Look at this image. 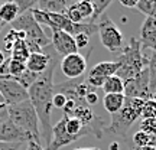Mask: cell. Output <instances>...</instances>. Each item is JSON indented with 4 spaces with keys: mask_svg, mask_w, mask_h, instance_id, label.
Listing matches in <instances>:
<instances>
[{
    "mask_svg": "<svg viewBox=\"0 0 156 150\" xmlns=\"http://www.w3.org/2000/svg\"><path fill=\"white\" fill-rule=\"evenodd\" d=\"M136 9L146 17H156V0H139Z\"/></svg>",
    "mask_w": 156,
    "mask_h": 150,
    "instance_id": "obj_23",
    "label": "cell"
},
{
    "mask_svg": "<svg viewBox=\"0 0 156 150\" xmlns=\"http://www.w3.org/2000/svg\"><path fill=\"white\" fill-rule=\"evenodd\" d=\"M5 61H6V55H5V52L3 51H0V67L5 64Z\"/></svg>",
    "mask_w": 156,
    "mask_h": 150,
    "instance_id": "obj_39",
    "label": "cell"
},
{
    "mask_svg": "<svg viewBox=\"0 0 156 150\" xmlns=\"http://www.w3.org/2000/svg\"><path fill=\"white\" fill-rule=\"evenodd\" d=\"M139 42L142 49L147 48L156 54V17H146L145 22L142 23Z\"/></svg>",
    "mask_w": 156,
    "mask_h": 150,
    "instance_id": "obj_14",
    "label": "cell"
},
{
    "mask_svg": "<svg viewBox=\"0 0 156 150\" xmlns=\"http://www.w3.org/2000/svg\"><path fill=\"white\" fill-rule=\"evenodd\" d=\"M67 7L62 0H36V9L46 13H65Z\"/></svg>",
    "mask_w": 156,
    "mask_h": 150,
    "instance_id": "obj_17",
    "label": "cell"
},
{
    "mask_svg": "<svg viewBox=\"0 0 156 150\" xmlns=\"http://www.w3.org/2000/svg\"><path fill=\"white\" fill-rule=\"evenodd\" d=\"M95 25H97V33L101 45L113 54L120 52L123 49V33L119 26L106 15H103L95 22Z\"/></svg>",
    "mask_w": 156,
    "mask_h": 150,
    "instance_id": "obj_6",
    "label": "cell"
},
{
    "mask_svg": "<svg viewBox=\"0 0 156 150\" xmlns=\"http://www.w3.org/2000/svg\"><path fill=\"white\" fill-rule=\"evenodd\" d=\"M68 98L61 92H54V97H52V107H55L58 110H62L64 106L67 104Z\"/></svg>",
    "mask_w": 156,
    "mask_h": 150,
    "instance_id": "obj_32",
    "label": "cell"
},
{
    "mask_svg": "<svg viewBox=\"0 0 156 150\" xmlns=\"http://www.w3.org/2000/svg\"><path fill=\"white\" fill-rule=\"evenodd\" d=\"M101 89L106 94H123V91H124V81L120 77H117V75L108 77L104 81Z\"/></svg>",
    "mask_w": 156,
    "mask_h": 150,
    "instance_id": "obj_19",
    "label": "cell"
},
{
    "mask_svg": "<svg viewBox=\"0 0 156 150\" xmlns=\"http://www.w3.org/2000/svg\"><path fill=\"white\" fill-rule=\"evenodd\" d=\"M119 2H120V5H123L124 7H129V9L136 7L139 3V0H119Z\"/></svg>",
    "mask_w": 156,
    "mask_h": 150,
    "instance_id": "obj_37",
    "label": "cell"
},
{
    "mask_svg": "<svg viewBox=\"0 0 156 150\" xmlns=\"http://www.w3.org/2000/svg\"><path fill=\"white\" fill-rule=\"evenodd\" d=\"M28 134L10 120L0 124V143H28Z\"/></svg>",
    "mask_w": 156,
    "mask_h": 150,
    "instance_id": "obj_13",
    "label": "cell"
},
{
    "mask_svg": "<svg viewBox=\"0 0 156 150\" xmlns=\"http://www.w3.org/2000/svg\"><path fill=\"white\" fill-rule=\"evenodd\" d=\"M12 29L25 33L26 44H28V48L30 54L32 52H44L45 48L49 46V44H51L49 38L45 35L44 29L41 28V25L34 19L30 10H26V12H23V13H20L12 22Z\"/></svg>",
    "mask_w": 156,
    "mask_h": 150,
    "instance_id": "obj_4",
    "label": "cell"
},
{
    "mask_svg": "<svg viewBox=\"0 0 156 150\" xmlns=\"http://www.w3.org/2000/svg\"><path fill=\"white\" fill-rule=\"evenodd\" d=\"M73 150H101L98 147H78V149H73Z\"/></svg>",
    "mask_w": 156,
    "mask_h": 150,
    "instance_id": "obj_40",
    "label": "cell"
},
{
    "mask_svg": "<svg viewBox=\"0 0 156 150\" xmlns=\"http://www.w3.org/2000/svg\"><path fill=\"white\" fill-rule=\"evenodd\" d=\"M51 45H52V49L56 52L58 56H67L71 54L78 52L77 46H75V40L74 36H71L69 33L59 30V29H52L51 30Z\"/></svg>",
    "mask_w": 156,
    "mask_h": 150,
    "instance_id": "obj_11",
    "label": "cell"
},
{
    "mask_svg": "<svg viewBox=\"0 0 156 150\" xmlns=\"http://www.w3.org/2000/svg\"><path fill=\"white\" fill-rule=\"evenodd\" d=\"M124 97L129 98H139V100H149L151 98V89H149V72L145 68L139 75L132 79L124 81Z\"/></svg>",
    "mask_w": 156,
    "mask_h": 150,
    "instance_id": "obj_8",
    "label": "cell"
},
{
    "mask_svg": "<svg viewBox=\"0 0 156 150\" xmlns=\"http://www.w3.org/2000/svg\"><path fill=\"white\" fill-rule=\"evenodd\" d=\"M62 2H64L67 6H69V5H73V3H74V0H62Z\"/></svg>",
    "mask_w": 156,
    "mask_h": 150,
    "instance_id": "obj_42",
    "label": "cell"
},
{
    "mask_svg": "<svg viewBox=\"0 0 156 150\" xmlns=\"http://www.w3.org/2000/svg\"><path fill=\"white\" fill-rule=\"evenodd\" d=\"M75 2H80V0H74V3H75ZM90 2H91V3H93V0H90Z\"/></svg>",
    "mask_w": 156,
    "mask_h": 150,
    "instance_id": "obj_47",
    "label": "cell"
},
{
    "mask_svg": "<svg viewBox=\"0 0 156 150\" xmlns=\"http://www.w3.org/2000/svg\"><path fill=\"white\" fill-rule=\"evenodd\" d=\"M62 74L68 79H77V78L84 77L87 71V56L81 55L80 52L71 54V55L64 56L59 62Z\"/></svg>",
    "mask_w": 156,
    "mask_h": 150,
    "instance_id": "obj_9",
    "label": "cell"
},
{
    "mask_svg": "<svg viewBox=\"0 0 156 150\" xmlns=\"http://www.w3.org/2000/svg\"><path fill=\"white\" fill-rule=\"evenodd\" d=\"M0 94L3 97L6 106H13L29 100L28 89L23 88L20 84L9 75H0Z\"/></svg>",
    "mask_w": 156,
    "mask_h": 150,
    "instance_id": "obj_7",
    "label": "cell"
},
{
    "mask_svg": "<svg viewBox=\"0 0 156 150\" xmlns=\"http://www.w3.org/2000/svg\"><path fill=\"white\" fill-rule=\"evenodd\" d=\"M140 130L145 131V133H149V134L156 136V118L142 120V123H140Z\"/></svg>",
    "mask_w": 156,
    "mask_h": 150,
    "instance_id": "obj_29",
    "label": "cell"
},
{
    "mask_svg": "<svg viewBox=\"0 0 156 150\" xmlns=\"http://www.w3.org/2000/svg\"><path fill=\"white\" fill-rule=\"evenodd\" d=\"M74 40H75V46H77V49H84V48H87L90 45V40H91V36L87 33H78L74 36Z\"/></svg>",
    "mask_w": 156,
    "mask_h": 150,
    "instance_id": "obj_30",
    "label": "cell"
},
{
    "mask_svg": "<svg viewBox=\"0 0 156 150\" xmlns=\"http://www.w3.org/2000/svg\"><path fill=\"white\" fill-rule=\"evenodd\" d=\"M56 58H58L56 52H51V54L32 52V54H29L25 65H26V69H28V71L41 75V74H44L45 71L49 68L51 62L54 61V59H56Z\"/></svg>",
    "mask_w": 156,
    "mask_h": 150,
    "instance_id": "obj_12",
    "label": "cell"
},
{
    "mask_svg": "<svg viewBox=\"0 0 156 150\" xmlns=\"http://www.w3.org/2000/svg\"><path fill=\"white\" fill-rule=\"evenodd\" d=\"M9 120V113H7V106L3 104V106H0V124L2 123H5Z\"/></svg>",
    "mask_w": 156,
    "mask_h": 150,
    "instance_id": "obj_35",
    "label": "cell"
},
{
    "mask_svg": "<svg viewBox=\"0 0 156 150\" xmlns=\"http://www.w3.org/2000/svg\"><path fill=\"white\" fill-rule=\"evenodd\" d=\"M3 104H6L5 100H3V97H2V94H0V106H3Z\"/></svg>",
    "mask_w": 156,
    "mask_h": 150,
    "instance_id": "obj_43",
    "label": "cell"
},
{
    "mask_svg": "<svg viewBox=\"0 0 156 150\" xmlns=\"http://www.w3.org/2000/svg\"><path fill=\"white\" fill-rule=\"evenodd\" d=\"M151 98H152V100H155V101H156V91H155V92H153V94L151 95Z\"/></svg>",
    "mask_w": 156,
    "mask_h": 150,
    "instance_id": "obj_44",
    "label": "cell"
},
{
    "mask_svg": "<svg viewBox=\"0 0 156 150\" xmlns=\"http://www.w3.org/2000/svg\"><path fill=\"white\" fill-rule=\"evenodd\" d=\"M26 71V65L23 62L15 61L12 58H7L6 59V75H9L10 78H17L20 77L23 72Z\"/></svg>",
    "mask_w": 156,
    "mask_h": 150,
    "instance_id": "obj_21",
    "label": "cell"
},
{
    "mask_svg": "<svg viewBox=\"0 0 156 150\" xmlns=\"http://www.w3.org/2000/svg\"><path fill=\"white\" fill-rule=\"evenodd\" d=\"M7 113H9V120L13 124H16L19 128H22L28 134L29 140H35L42 145L38 116H36L30 101L26 100L22 103H17V104H13V106H7Z\"/></svg>",
    "mask_w": 156,
    "mask_h": 150,
    "instance_id": "obj_5",
    "label": "cell"
},
{
    "mask_svg": "<svg viewBox=\"0 0 156 150\" xmlns=\"http://www.w3.org/2000/svg\"><path fill=\"white\" fill-rule=\"evenodd\" d=\"M25 143H0V150H20Z\"/></svg>",
    "mask_w": 156,
    "mask_h": 150,
    "instance_id": "obj_34",
    "label": "cell"
},
{
    "mask_svg": "<svg viewBox=\"0 0 156 150\" xmlns=\"http://www.w3.org/2000/svg\"><path fill=\"white\" fill-rule=\"evenodd\" d=\"M124 100H126V97L123 94H104L103 106H104L107 113L114 114V113H117L123 107Z\"/></svg>",
    "mask_w": 156,
    "mask_h": 150,
    "instance_id": "obj_18",
    "label": "cell"
},
{
    "mask_svg": "<svg viewBox=\"0 0 156 150\" xmlns=\"http://www.w3.org/2000/svg\"><path fill=\"white\" fill-rule=\"evenodd\" d=\"M38 78H39L38 74L30 72V71H28V69H26V71H25V72H23L22 75H20V77L15 78V81H17V82L20 84V85H22L23 88H26V89H28L29 87H30V85H32V84H34L35 81L38 79Z\"/></svg>",
    "mask_w": 156,
    "mask_h": 150,
    "instance_id": "obj_27",
    "label": "cell"
},
{
    "mask_svg": "<svg viewBox=\"0 0 156 150\" xmlns=\"http://www.w3.org/2000/svg\"><path fill=\"white\" fill-rule=\"evenodd\" d=\"M142 120H147V118H156V101L149 98L145 100L143 103V108H142Z\"/></svg>",
    "mask_w": 156,
    "mask_h": 150,
    "instance_id": "obj_26",
    "label": "cell"
},
{
    "mask_svg": "<svg viewBox=\"0 0 156 150\" xmlns=\"http://www.w3.org/2000/svg\"><path fill=\"white\" fill-rule=\"evenodd\" d=\"M117 71H119V62L117 61H103L93 67L88 77L85 78V81L93 88H101L107 78L116 75Z\"/></svg>",
    "mask_w": 156,
    "mask_h": 150,
    "instance_id": "obj_10",
    "label": "cell"
},
{
    "mask_svg": "<svg viewBox=\"0 0 156 150\" xmlns=\"http://www.w3.org/2000/svg\"><path fill=\"white\" fill-rule=\"evenodd\" d=\"M12 59L15 61H19V62H26L29 56V48H28V44H26V38H25V33L16 30V39H15V44H13V48H12Z\"/></svg>",
    "mask_w": 156,
    "mask_h": 150,
    "instance_id": "obj_15",
    "label": "cell"
},
{
    "mask_svg": "<svg viewBox=\"0 0 156 150\" xmlns=\"http://www.w3.org/2000/svg\"><path fill=\"white\" fill-rule=\"evenodd\" d=\"M132 150H155V147H132Z\"/></svg>",
    "mask_w": 156,
    "mask_h": 150,
    "instance_id": "obj_41",
    "label": "cell"
},
{
    "mask_svg": "<svg viewBox=\"0 0 156 150\" xmlns=\"http://www.w3.org/2000/svg\"><path fill=\"white\" fill-rule=\"evenodd\" d=\"M147 72H149V89L151 94L156 91V54H152L147 59Z\"/></svg>",
    "mask_w": 156,
    "mask_h": 150,
    "instance_id": "obj_24",
    "label": "cell"
},
{
    "mask_svg": "<svg viewBox=\"0 0 156 150\" xmlns=\"http://www.w3.org/2000/svg\"><path fill=\"white\" fill-rule=\"evenodd\" d=\"M20 15V10L13 0H6L0 6V20L5 23H12L17 16Z\"/></svg>",
    "mask_w": 156,
    "mask_h": 150,
    "instance_id": "obj_16",
    "label": "cell"
},
{
    "mask_svg": "<svg viewBox=\"0 0 156 150\" xmlns=\"http://www.w3.org/2000/svg\"><path fill=\"white\" fill-rule=\"evenodd\" d=\"M119 71L117 77H120L123 81L132 79L136 75H139L145 68H147V58H145L142 52V46L137 38L129 39V44L123 46L119 56Z\"/></svg>",
    "mask_w": 156,
    "mask_h": 150,
    "instance_id": "obj_3",
    "label": "cell"
},
{
    "mask_svg": "<svg viewBox=\"0 0 156 150\" xmlns=\"http://www.w3.org/2000/svg\"><path fill=\"white\" fill-rule=\"evenodd\" d=\"M155 150H156V146H155Z\"/></svg>",
    "mask_w": 156,
    "mask_h": 150,
    "instance_id": "obj_48",
    "label": "cell"
},
{
    "mask_svg": "<svg viewBox=\"0 0 156 150\" xmlns=\"http://www.w3.org/2000/svg\"><path fill=\"white\" fill-rule=\"evenodd\" d=\"M3 3H5V0H0V6L3 5Z\"/></svg>",
    "mask_w": 156,
    "mask_h": 150,
    "instance_id": "obj_46",
    "label": "cell"
},
{
    "mask_svg": "<svg viewBox=\"0 0 156 150\" xmlns=\"http://www.w3.org/2000/svg\"><path fill=\"white\" fill-rule=\"evenodd\" d=\"M132 141H133V147H155L156 136L139 130V131H136V133L133 134Z\"/></svg>",
    "mask_w": 156,
    "mask_h": 150,
    "instance_id": "obj_20",
    "label": "cell"
},
{
    "mask_svg": "<svg viewBox=\"0 0 156 150\" xmlns=\"http://www.w3.org/2000/svg\"><path fill=\"white\" fill-rule=\"evenodd\" d=\"M26 145H28V149L26 150H45L44 147H42V145L38 143V141H35V140H29Z\"/></svg>",
    "mask_w": 156,
    "mask_h": 150,
    "instance_id": "obj_36",
    "label": "cell"
},
{
    "mask_svg": "<svg viewBox=\"0 0 156 150\" xmlns=\"http://www.w3.org/2000/svg\"><path fill=\"white\" fill-rule=\"evenodd\" d=\"M108 149H110V150H120L119 141H112V143L108 145Z\"/></svg>",
    "mask_w": 156,
    "mask_h": 150,
    "instance_id": "obj_38",
    "label": "cell"
},
{
    "mask_svg": "<svg viewBox=\"0 0 156 150\" xmlns=\"http://www.w3.org/2000/svg\"><path fill=\"white\" fill-rule=\"evenodd\" d=\"M65 16L71 20L73 23H83V17H81V15H80V12L77 10V7H75V5H69L67 7V10H65Z\"/></svg>",
    "mask_w": 156,
    "mask_h": 150,
    "instance_id": "obj_28",
    "label": "cell"
},
{
    "mask_svg": "<svg viewBox=\"0 0 156 150\" xmlns=\"http://www.w3.org/2000/svg\"><path fill=\"white\" fill-rule=\"evenodd\" d=\"M113 0H93V7H94V13H93V17L90 19L88 22L91 23H95L98 19H100L103 15H104V12L108 6L112 5Z\"/></svg>",
    "mask_w": 156,
    "mask_h": 150,
    "instance_id": "obj_22",
    "label": "cell"
},
{
    "mask_svg": "<svg viewBox=\"0 0 156 150\" xmlns=\"http://www.w3.org/2000/svg\"><path fill=\"white\" fill-rule=\"evenodd\" d=\"M84 103H85V106H88L90 108H91V107H94L95 104L98 103V94H97V89H94V91H91V92H88V94L85 95Z\"/></svg>",
    "mask_w": 156,
    "mask_h": 150,
    "instance_id": "obj_33",
    "label": "cell"
},
{
    "mask_svg": "<svg viewBox=\"0 0 156 150\" xmlns=\"http://www.w3.org/2000/svg\"><path fill=\"white\" fill-rule=\"evenodd\" d=\"M15 39H16V30L10 29V30L5 35V38H3V46H5L6 52H12V48H13V44H15Z\"/></svg>",
    "mask_w": 156,
    "mask_h": 150,
    "instance_id": "obj_31",
    "label": "cell"
},
{
    "mask_svg": "<svg viewBox=\"0 0 156 150\" xmlns=\"http://www.w3.org/2000/svg\"><path fill=\"white\" fill-rule=\"evenodd\" d=\"M3 26H5V23H3V22H2V20H0V30L3 29Z\"/></svg>",
    "mask_w": 156,
    "mask_h": 150,
    "instance_id": "obj_45",
    "label": "cell"
},
{
    "mask_svg": "<svg viewBox=\"0 0 156 150\" xmlns=\"http://www.w3.org/2000/svg\"><path fill=\"white\" fill-rule=\"evenodd\" d=\"M58 64V58L51 62L49 68L41 74L39 78L28 88L29 101L34 106L41 124V136L48 146L51 141L52 126H51V111H52V97H54V72Z\"/></svg>",
    "mask_w": 156,
    "mask_h": 150,
    "instance_id": "obj_1",
    "label": "cell"
},
{
    "mask_svg": "<svg viewBox=\"0 0 156 150\" xmlns=\"http://www.w3.org/2000/svg\"><path fill=\"white\" fill-rule=\"evenodd\" d=\"M75 7H77V10L80 12V15L81 17L84 19H91L93 17V13H94V7H93V3L90 2V0H80V2H75L74 3Z\"/></svg>",
    "mask_w": 156,
    "mask_h": 150,
    "instance_id": "obj_25",
    "label": "cell"
},
{
    "mask_svg": "<svg viewBox=\"0 0 156 150\" xmlns=\"http://www.w3.org/2000/svg\"><path fill=\"white\" fill-rule=\"evenodd\" d=\"M143 103H145V100L126 97L122 108L117 113L112 114V123H110L108 127L104 128L103 134L106 133V134H110V136H114V137L126 139L129 130L132 128L134 121L137 118H140Z\"/></svg>",
    "mask_w": 156,
    "mask_h": 150,
    "instance_id": "obj_2",
    "label": "cell"
}]
</instances>
